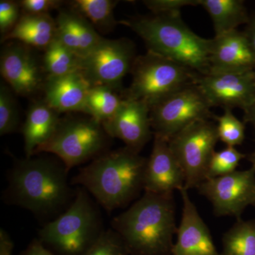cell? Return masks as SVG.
Wrapping results in <instances>:
<instances>
[{
  "instance_id": "obj_31",
  "label": "cell",
  "mask_w": 255,
  "mask_h": 255,
  "mask_svg": "<svg viewBox=\"0 0 255 255\" xmlns=\"http://www.w3.org/2000/svg\"><path fill=\"white\" fill-rule=\"evenodd\" d=\"M143 2L155 15L180 14L184 6L199 5V0H147Z\"/></svg>"
},
{
  "instance_id": "obj_17",
  "label": "cell",
  "mask_w": 255,
  "mask_h": 255,
  "mask_svg": "<svg viewBox=\"0 0 255 255\" xmlns=\"http://www.w3.org/2000/svg\"><path fill=\"white\" fill-rule=\"evenodd\" d=\"M209 61V73L255 70L254 50L244 32L238 29L211 39Z\"/></svg>"
},
{
  "instance_id": "obj_39",
  "label": "cell",
  "mask_w": 255,
  "mask_h": 255,
  "mask_svg": "<svg viewBox=\"0 0 255 255\" xmlns=\"http://www.w3.org/2000/svg\"></svg>"
},
{
  "instance_id": "obj_15",
  "label": "cell",
  "mask_w": 255,
  "mask_h": 255,
  "mask_svg": "<svg viewBox=\"0 0 255 255\" xmlns=\"http://www.w3.org/2000/svg\"><path fill=\"white\" fill-rule=\"evenodd\" d=\"M150 112L144 102L125 97L117 114L102 126L110 137L118 138L126 147L140 152L152 136Z\"/></svg>"
},
{
  "instance_id": "obj_12",
  "label": "cell",
  "mask_w": 255,
  "mask_h": 255,
  "mask_svg": "<svg viewBox=\"0 0 255 255\" xmlns=\"http://www.w3.org/2000/svg\"><path fill=\"white\" fill-rule=\"evenodd\" d=\"M195 83L211 107L245 112L255 101V70L197 75Z\"/></svg>"
},
{
  "instance_id": "obj_30",
  "label": "cell",
  "mask_w": 255,
  "mask_h": 255,
  "mask_svg": "<svg viewBox=\"0 0 255 255\" xmlns=\"http://www.w3.org/2000/svg\"><path fill=\"white\" fill-rule=\"evenodd\" d=\"M127 246L112 230L103 231L100 237L84 255H128Z\"/></svg>"
},
{
  "instance_id": "obj_10",
  "label": "cell",
  "mask_w": 255,
  "mask_h": 255,
  "mask_svg": "<svg viewBox=\"0 0 255 255\" xmlns=\"http://www.w3.org/2000/svg\"><path fill=\"white\" fill-rule=\"evenodd\" d=\"M135 58L131 41L103 38L90 53L80 58V72L92 86L118 90L124 77L131 71Z\"/></svg>"
},
{
  "instance_id": "obj_26",
  "label": "cell",
  "mask_w": 255,
  "mask_h": 255,
  "mask_svg": "<svg viewBox=\"0 0 255 255\" xmlns=\"http://www.w3.org/2000/svg\"><path fill=\"white\" fill-rule=\"evenodd\" d=\"M221 255H255V221L238 219L223 236Z\"/></svg>"
},
{
  "instance_id": "obj_1",
  "label": "cell",
  "mask_w": 255,
  "mask_h": 255,
  "mask_svg": "<svg viewBox=\"0 0 255 255\" xmlns=\"http://www.w3.org/2000/svg\"><path fill=\"white\" fill-rule=\"evenodd\" d=\"M112 228L132 255H172L177 233L173 195L145 192L125 212L114 218Z\"/></svg>"
},
{
  "instance_id": "obj_14",
  "label": "cell",
  "mask_w": 255,
  "mask_h": 255,
  "mask_svg": "<svg viewBox=\"0 0 255 255\" xmlns=\"http://www.w3.org/2000/svg\"><path fill=\"white\" fill-rule=\"evenodd\" d=\"M184 172L171 149L169 140L154 135L153 147L146 164L145 192L172 196L174 191L184 188Z\"/></svg>"
},
{
  "instance_id": "obj_8",
  "label": "cell",
  "mask_w": 255,
  "mask_h": 255,
  "mask_svg": "<svg viewBox=\"0 0 255 255\" xmlns=\"http://www.w3.org/2000/svg\"><path fill=\"white\" fill-rule=\"evenodd\" d=\"M219 140L217 126L209 119L191 124L169 140L184 172L187 190L198 188L206 180L210 159Z\"/></svg>"
},
{
  "instance_id": "obj_38",
  "label": "cell",
  "mask_w": 255,
  "mask_h": 255,
  "mask_svg": "<svg viewBox=\"0 0 255 255\" xmlns=\"http://www.w3.org/2000/svg\"><path fill=\"white\" fill-rule=\"evenodd\" d=\"M253 206H255V204H254V205H253Z\"/></svg>"
},
{
  "instance_id": "obj_28",
  "label": "cell",
  "mask_w": 255,
  "mask_h": 255,
  "mask_svg": "<svg viewBox=\"0 0 255 255\" xmlns=\"http://www.w3.org/2000/svg\"><path fill=\"white\" fill-rule=\"evenodd\" d=\"M222 115L216 117L219 138L227 147L241 145L246 136L245 124L233 114L231 110H224Z\"/></svg>"
},
{
  "instance_id": "obj_36",
  "label": "cell",
  "mask_w": 255,
  "mask_h": 255,
  "mask_svg": "<svg viewBox=\"0 0 255 255\" xmlns=\"http://www.w3.org/2000/svg\"><path fill=\"white\" fill-rule=\"evenodd\" d=\"M243 32L255 53V14L250 17L249 21L246 24V29Z\"/></svg>"
},
{
  "instance_id": "obj_9",
  "label": "cell",
  "mask_w": 255,
  "mask_h": 255,
  "mask_svg": "<svg viewBox=\"0 0 255 255\" xmlns=\"http://www.w3.org/2000/svg\"><path fill=\"white\" fill-rule=\"evenodd\" d=\"M211 108L195 82L187 85L150 109L154 135L169 140L191 124L209 119Z\"/></svg>"
},
{
  "instance_id": "obj_32",
  "label": "cell",
  "mask_w": 255,
  "mask_h": 255,
  "mask_svg": "<svg viewBox=\"0 0 255 255\" xmlns=\"http://www.w3.org/2000/svg\"><path fill=\"white\" fill-rule=\"evenodd\" d=\"M19 2L8 0L0 1V32L2 36L12 30L19 20Z\"/></svg>"
},
{
  "instance_id": "obj_3",
  "label": "cell",
  "mask_w": 255,
  "mask_h": 255,
  "mask_svg": "<svg viewBox=\"0 0 255 255\" xmlns=\"http://www.w3.org/2000/svg\"><path fill=\"white\" fill-rule=\"evenodd\" d=\"M119 23L131 28L145 42L147 51L180 64L194 73H209L210 42L198 36L181 18L180 14L155 15Z\"/></svg>"
},
{
  "instance_id": "obj_11",
  "label": "cell",
  "mask_w": 255,
  "mask_h": 255,
  "mask_svg": "<svg viewBox=\"0 0 255 255\" xmlns=\"http://www.w3.org/2000/svg\"><path fill=\"white\" fill-rule=\"evenodd\" d=\"M197 189L211 203L215 214L240 218L255 203V155L251 168L206 179Z\"/></svg>"
},
{
  "instance_id": "obj_6",
  "label": "cell",
  "mask_w": 255,
  "mask_h": 255,
  "mask_svg": "<svg viewBox=\"0 0 255 255\" xmlns=\"http://www.w3.org/2000/svg\"><path fill=\"white\" fill-rule=\"evenodd\" d=\"M132 83L126 98L144 102L150 109L195 82V73L180 64L147 51L137 57L131 69Z\"/></svg>"
},
{
  "instance_id": "obj_24",
  "label": "cell",
  "mask_w": 255,
  "mask_h": 255,
  "mask_svg": "<svg viewBox=\"0 0 255 255\" xmlns=\"http://www.w3.org/2000/svg\"><path fill=\"white\" fill-rule=\"evenodd\" d=\"M117 3L112 0H75L70 4L71 10L87 19L96 29L107 33L119 23L114 16Z\"/></svg>"
},
{
  "instance_id": "obj_18",
  "label": "cell",
  "mask_w": 255,
  "mask_h": 255,
  "mask_svg": "<svg viewBox=\"0 0 255 255\" xmlns=\"http://www.w3.org/2000/svg\"><path fill=\"white\" fill-rule=\"evenodd\" d=\"M91 87L80 71L58 78H46L44 101L59 114H83Z\"/></svg>"
},
{
  "instance_id": "obj_20",
  "label": "cell",
  "mask_w": 255,
  "mask_h": 255,
  "mask_svg": "<svg viewBox=\"0 0 255 255\" xmlns=\"http://www.w3.org/2000/svg\"><path fill=\"white\" fill-rule=\"evenodd\" d=\"M59 114L44 100L30 107L22 128L26 158L35 155L37 150L53 136L59 124Z\"/></svg>"
},
{
  "instance_id": "obj_35",
  "label": "cell",
  "mask_w": 255,
  "mask_h": 255,
  "mask_svg": "<svg viewBox=\"0 0 255 255\" xmlns=\"http://www.w3.org/2000/svg\"><path fill=\"white\" fill-rule=\"evenodd\" d=\"M22 255H53L48 250H47L41 241H34L32 242L27 249L24 251Z\"/></svg>"
},
{
  "instance_id": "obj_29",
  "label": "cell",
  "mask_w": 255,
  "mask_h": 255,
  "mask_svg": "<svg viewBox=\"0 0 255 255\" xmlns=\"http://www.w3.org/2000/svg\"><path fill=\"white\" fill-rule=\"evenodd\" d=\"M19 122L18 106L12 90L1 83L0 86V135L16 131Z\"/></svg>"
},
{
  "instance_id": "obj_19",
  "label": "cell",
  "mask_w": 255,
  "mask_h": 255,
  "mask_svg": "<svg viewBox=\"0 0 255 255\" xmlns=\"http://www.w3.org/2000/svg\"><path fill=\"white\" fill-rule=\"evenodd\" d=\"M55 21L56 38L80 58L90 53L104 38L91 23L73 10L60 11Z\"/></svg>"
},
{
  "instance_id": "obj_2",
  "label": "cell",
  "mask_w": 255,
  "mask_h": 255,
  "mask_svg": "<svg viewBox=\"0 0 255 255\" xmlns=\"http://www.w3.org/2000/svg\"><path fill=\"white\" fill-rule=\"evenodd\" d=\"M147 158L125 147L96 157L72 184L81 185L108 211L125 205L144 189Z\"/></svg>"
},
{
  "instance_id": "obj_7",
  "label": "cell",
  "mask_w": 255,
  "mask_h": 255,
  "mask_svg": "<svg viewBox=\"0 0 255 255\" xmlns=\"http://www.w3.org/2000/svg\"><path fill=\"white\" fill-rule=\"evenodd\" d=\"M110 135L102 124L86 117L60 119L53 136L37 150L58 156L68 171L102 155Z\"/></svg>"
},
{
  "instance_id": "obj_23",
  "label": "cell",
  "mask_w": 255,
  "mask_h": 255,
  "mask_svg": "<svg viewBox=\"0 0 255 255\" xmlns=\"http://www.w3.org/2000/svg\"><path fill=\"white\" fill-rule=\"evenodd\" d=\"M117 90L106 86H92L83 114L103 124L113 118L123 103Z\"/></svg>"
},
{
  "instance_id": "obj_22",
  "label": "cell",
  "mask_w": 255,
  "mask_h": 255,
  "mask_svg": "<svg viewBox=\"0 0 255 255\" xmlns=\"http://www.w3.org/2000/svg\"><path fill=\"white\" fill-rule=\"evenodd\" d=\"M199 5L211 16L215 36L237 30L241 25L247 24L251 17L242 0H199Z\"/></svg>"
},
{
  "instance_id": "obj_13",
  "label": "cell",
  "mask_w": 255,
  "mask_h": 255,
  "mask_svg": "<svg viewBox=\"0 0 255 255\" xmlns=\"http://www.w3.org/2000/svg\"><path fill=\"white\" fill-rule=\"evenodd\" d=\"M0 72L12 91L23 97L35 95L43 84L42 68L31 48L19 42L1 50Z\"/></svg>"
},
{
  "instance_id": "obj_37",
  "label": "cell",
  "mask_w": 255,
  "mask_h": 255,
  "mask_svg": "<svg viewBox=\"0 0 255 255\" xmlns=\"http://www.w3.org/2000/svg\"><path fill=\"white\" fill-rule=\"evenodd\" d=\"M244 112L245 122L251 124L255 128V101Z\"/></svg>"
},
{
  "instance_id": "obj_33",
  "label": "cell",
  "mask_w": 255,
  "mask_h": 255,
  "mask_svg": "<svg viewBox=\"0 0 255 255\" xmlns=\"http://www.w3.org/2000/svg\"><path fill=\"white\" fill-rule=\"evenodd\" d=\"M63 4L59 0H23L19 1L23 14H49L50 11L58 9Z\"/></svg>"
},
{
  "instance_id": "obj_34",
  "label": "cell",
  "mask_w": 255,
  "mask_h": 255,
  "mask_svg": "<svg viewBox=\"0 0 255 255\" xmlns=\"http://www.w3.org/2000/svg\"><path fill=\"white\" fill-rule=\"evenodd\" d=\"M12 241L4 230L0 231V255H12Z\"/></svg>"
},
{
  "instance_id": "obj_27",
  "label": "cell",
  "mask_w": 255,
  "mask_h": 255,
  "mask_svg": "<svg viewBox=\"0 0 255 255\" xmlns=\"http://www.w3.org/2000/svg\"><path fill=\"white\" fill-rule=\"evenodd\" d=\"M245 157L246 155L236 147H226L223 150L215 151L208 166L206 179L232 173L236 171L240 162Z\"/></svg>"
},
{
  "instance_id": "obj_25",
  "label": "cell",
  "mask_w": 255,
  "mask_h": 255,
  "mask_svg": "<svg viewBox=\"0 0 255 255\" xmlns=\"http://www.w3.org/2000/svg\"><path fill=\"white\" fill-rule=\"evenodd\" d=\"M43 69L46 78H58L80 71V57L55 38L45 50Z\"/></svg>"
},
{
  "instance_id": "obj_21",
  "label": "cell",
  "mask_w": 255,
  "mask_h": 255,
  "mask_svg": "<svg viewBox=\"0 0 255 255\" xmlns=\"http://www.w3.org/2000/svg\"><path fill=\"white\" fill-rule=\"evenodd\" d=\"M56 36V21L50 14H23L12 30L1 37V42L17 41L45 50Z\"/></svg>"
},
{
  "instance_id": "obj_5",
  "label": "cell",
  "mask_w": 255,
  "mask_h": 255,
  "mask_svg": "<svg viewBox=\"0 0 255 255\" xmlns=\"http://www.w3.org/2000/svg\"><path fill=\"white\" fill-rule=\"evenodd\" d=\"M100 216L85 189L78 194L68 209L40 231L42 243L65 255H84L102 233Z\"/></svg>"
},
{
  "instance_id": "obj_4",
  "label": "cell",
  "mask_w": 255,
  "mask_h": 255,
  "mask_svg": "<svg viewBox=\"0 0 255 255\" xmlns=\"http://www.w3.org/2000/svg\"><path fill=\"white\" fill-rule=\"evenodd\" d=\"M65 164L46 158H26L15 164L6 194L9 202L36 214L58 211L70 196Z\"/></svg>"
},
{
  "instance_id": "obj_16",
  "label": "cell",
  "mask_w": 255,
  "mask_h": 255,
  "mask_svg": "<svg viewBox=\"0 0 255 255\" xmlns=\"http://www.w3.org/2000/svg\"><path fill=\"white\" fill-rule=\"evenodd\" d=\"M179 191L182 199V215L172 255H221L187 189L182 188Z\"/></svg>"
}]
</instances>
